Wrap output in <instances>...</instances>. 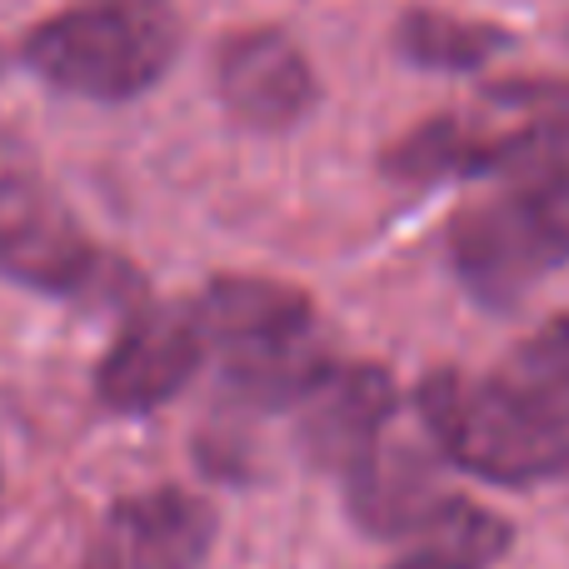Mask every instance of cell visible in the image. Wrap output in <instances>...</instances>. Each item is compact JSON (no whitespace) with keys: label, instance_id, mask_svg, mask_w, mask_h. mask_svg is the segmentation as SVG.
I'll list each match as a JSON object with an SVG mask.
<instances>
[{"label":"cell","instance_id":"obj_1","mask_svg":"<svg viewBox=\"0 0 569 569\" xmlns=\"http://www.w3.org/2000/svg\"><path fill=\"white\" fill-rule=\"evenodd\" d=\"M490 100L525 120L485 130L465 116H430L385 150V176L400 186H569V80H505L490 86Z\"/></svg>","mask_w":569,"mask_h":569},{"label":"cell","instance_id":"obj_2","mask_svg":"<svg viewBox=\"0 0 569 569\" xmlns=\"http://www.w3.org/2000/svg\"><path fill=\"white\" fill-rule=\"evenodd\" d=\"M30 76L90 106H126L156 90L180 56V20L160 0H86L20 40Z\"/></svg>","mask_w":569,"mask_h":569},{"label":"cell","instance_id":"obj_3","mask_svg":"<svg viewBox=\"0 0 569 569\" xmlns=\"http://www.w3.org/2000/svg\"><path fill=\"white\" fill-rule=\"evenodd\" d=\"M190 310L210 350L226 355V385L236 410L300 405L330 370L315 340V305L290 284L226 276L210 280Z\"/></svg>","mask_w":569,"mask_h":569},{"label":"cell","instance_id":"obj_4","mask_svg":"<svg viewBox=\"0 0 569 569\" xmlns=\"http://www.w3.org/2000/svg\"><path fill=\"white\" fill-rule=\"evenodd\" d=\"M415 400L435 450L475 480L540 485L569 475V430L545 420L505 375L470 380L460 370H435Z\"/></svg>","mask_w":569,"mask_h":569},{"label":"cell","instance_id":"obj_5","mask_svg":"<svg viewBox=\"0 0 569 569\" xmlns=\"http://www.w3.org/2000/svg\"><path fill=\"white\" fill-rule=\"evenodd\" d=\"M450 266L480 305L510 310L569 266V186H505V196L455 216Z\"/></svg>","mask_w":569,"mask_h":569},{"label":"cell","instance_id":"obj_6","mask_svg":"<svg viewBox=\"0 0 569 569\" xmlns=\"http://www.w3.org/2000/svg\"><path fill=\"white\" fill-rule=\"evenodd\" d=\"M106 276V256L40 166L0 136V280L40 295H86Z\"/></svg>","mask_w":569,"mask_h":569},{"label":"cell","instance_id":"obj_7","mask_svg":"<svg viewBox=\"0 0 569 569\" xmlns=\"http://www.w3.org/2000/svg\"><path fill=\"white\" fill-rule=\"evenodd\" d=\"M210 80L226 116L256 136H284L320 106V76L280 26H250L226 36L210 56Z\"/></svg>","mask_w":569,"mask_h":569},{"label":"cell","instance_id":"obj_8","mask_svg":"<svg viewBox=\"0 0 569 569\" xmlns=\"http://www.w3.org/2000/svg\"><path fill=\"white\" fill-rule=\"evenodd\" d=\"M210 340L190 305H156L140 310L120 330L96 370V400L116 415H150L170 405L206 360Z\"/></svg>","mask_w":569,"mask_h":569},{"label":"cell","instance_id":"obj_9","mask_svg":"<svg viewBox=\"0 0 569 569\" xmlns=\"http://www.w3.org/2000/svg\"><path fill=\"white\" fill-rule=\"evenodd\" d=\"M395 420V380L380 365H330L300 400V450L350 480L370 465Z\"/></svg>","mask_w":569,"mask_h":569},{"label":"cell","instance_id":"obj_10","mask_svg":"<svg viewBox=\"0 0 569 569\" xmlns=\"http://www.w3.org/2000/svg\"><path fill=\"white\" fill-rule=\"evenodd\" d=\"M216 545V510L190 490H146L110 505L90 569H196Z\"/></svg>","mask_w":569,"mask_h":569},{"label":"cell","instance_id":"obj_11","mask_svg":"<svg viewBox=\"0 0 569 569\" xmlns=\"http://www.w3.org/2000/svg\"><path fill=\"white\" fill-rule=\"evenodd\" d=\"M390 40L405 66L430 70V76H475V70H485L515 46V36L505 26H495V20L450 16V10H430V6L405 10L395 20Z\"/></svg>","mask_w":569,"mask_h":569},{"label":"cell","instance_id":"obj_12","mask_svg":"<svg viewBox=\"0 0 569 569\" xmlns=\"http://www.w3.org/2000/svg\"><path fill=\"white\" fill-rule=\"evenodd\" d=\"M505 380L545 415L569 430V310L530 335L505 365Z\"/></svg>","mask_w":569,"mask_h":569},{"label":"cell","instance_id":"obj_13","mask_svg":"<svg viewBox=\"0 0 569 569\" xmlns=\"http://www.w3.org/2000/svg\"><path fill=\"white\" fill-rule=\"evenodd\" d=\"M395 569H460V565H450V560H440V555H425V550H415L410 560H400Z\"/></svg>","mask_w":569,"mask_h":569},{"label":"cell","instance_id":"obj_14","mask_svg":"<svg viewBox=\"0 0 569 569\" xmlns=\"http://www.w3.org/2000/svg\"><path fill=\"white\" fill-rule=\"evenodd\" d=\"M0 70H6V60H0Z\"/></svg>","mask_w":569,"mask_h":569}]
</instances>
